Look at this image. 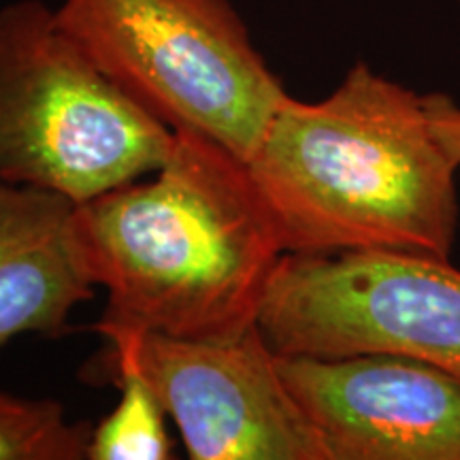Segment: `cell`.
<instances>
[{"mask_svg":"<svg viewBox=\"0 0 460 460\" xmlns=\"http://www.w3.org/2000/svg\"><path fill=\"white\" fill-rule=\"evenodd\" d=\"M107 341L111 367L139 373L192 460H331L258 324L222 341L158 332Z\"/></svg>","mask_w":460,"mask_h":460,"instance_id":"6","label":"cell"},{"mask_svg":"<svg viewBox=\"0 0 460 460\" xmlns=\"http://www.w3.org/2000/svg\"><path fill=\"white\" fill-rule=\"evenodd\" d=\"M65 194L0 181V348L54 337L94 292Z\"/></svg>","mask_w":460,"mask_h":460,"instance_id":"8","label":"cell"},{"mask_svg":"<svg viewBox=\"0 0 460 460\" xmlns=\"http://www.w3.org/2000/svg\"><path fill=\"white\" fill-rule=\"evenodd\" d=\"M119 386L115 410L92 429L88 460H169L166 411L143 377L128 367H111Z\"/></svg>","mask_w":460,"mask_h":460,"instance_id":"9","label":"cell"},{"mask_svg":"<svg viewBox=\"0 0 460 460\" xmlns=\"http://www.w3.org/2000/svg\"><path fill=\"white\" fill-rule=\"evenodd\" d=\"M75 233L105 339L243 335L284 256L243 160L188 130L160 169L75 207Z\"/></svg>","mask_w":460,"mask_h":460,"instance_id":"2","label":"cell"},{"mask_svg":"<svg viewBox=\"0 0 460 460\" xmlns=\"http://www.w3.org/2000/svg\"><path fill=\"white\" fill-rule=\"evenodd\" d=\"M258 329L279 356H405L460 384V271L386 250L284 254Z\"/></svg>","mask_w":460,"mask_h":460,"instance_id":"5","label":"cell"},{"mask_svg":"<svg viewBox=\"0 0 460 460\" xmlns=\"http://www.w3.org/2000/svg\"><path fill=\"white\" fill-rule=\"evenodd\" d=\"M284 254H452L460 105L367 62L318 102L288 94L245 163Z\"/></svg>","mask_w":460,"mask_h":460,"instance_id":"1","label":"cell"},{"mask_svg":"<svg viewBox=\"0 0 460 460\" xmlns=\"http://www.w3.org/2000/svg\"><path fill=\"white\" fill-rule=\"evenodd\" d=\"M92 429L62 402L0 390V460H85Z\"/></svg>","mask_w":460,"mask_h":460,"instance_id":"10","label":"cell"},{"mask_svg":"<svg viewBox=\"0 0 460 460\" xmlns=\"http://www.w3.org/2000/svg\"><path fill=\"white\" fill-rule=\"evenodd\" d=\"M331 460H460V384L393 354L279 356Z\"/></svg>","mask_w":460,"mask_h":460,"instance_id":"7","label":"cell"},{"mask_svg":"<svg viewBox=\"0 0 460 460\" xmlns=\"http://www.w3.org/2000/svg\"><path fill=\"white\" fill-rule=\"evenodd\" d=\"M56 13L126 99L243 163L288 99L228 0H62Z\"/></svg>","mask_w":460,"mask_h":460,"instance_id":"3","label":"cell"},{"mask_svg":"<svg viewBox=\"0 0 460 460\" xmlns=\"http://www.w3.org/2000/svg\"><path fill=\"white\" fill-rule=\"evenodd\" d=\"M175 132L119 92L41 0L0 4V181L84 203L169 160Z\"/></svg>","mask_w":460,"mask_h":460,"instance_id":"4","label":"cell"}]
</instances>
